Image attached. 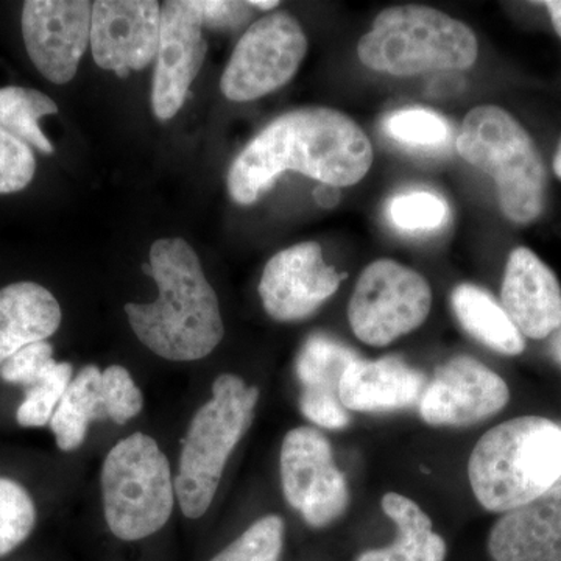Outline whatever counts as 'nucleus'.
Instances as JSON below:
<instances>
[{
	"instance_id": "nucleus-12",
	"label": "nucleus",
	"mask_w": 561,
	"mask_h": 561,
	"mask_svg": "<svg viewBox=\"0 0 561 561\" xmlns=\"http://www.w3.org/2000/svg\"><path fill=\"white\" fill-rule=\"evenodd\" d=\"M92 3L88 0H28L22 9V36L36 69L55 84L76 77L91 44Z\"/></svg>"
},
{
	"instance_id": "nucleus-38",
	"label": "nucleus",
	"mask_w": 561,
	"mask_h": 561,
	"mask_svg": "<svg viewBox=\"0 0 561 561\" xmlns=\"http://www.w3.org/2000/svg\"><path fill=\"white\" fill-rule=\"evenodd\" d=\"M553 171H556L557 176L561 180V140L559 150H557L556 160H553Z\"/></svg>"
},
{
	"instance_id": "nucleus-23",
	"label": "nucleus",
	"mask_w": 561,
	"mask_h": 561,
	"mask_svg": "<svg viewBox=\"0 0 561 561\" xmlns=\"http://www.w3.org/2000/svg\"><path fill=\"white\" fill-rule=\"evenodd\" d=\"M95 420H106L102 370L88 365L69 383L51 416L49 424L58 448L65 453L79 449L87 440L91 421Z\"/></svg>"
},
{
	"instance_id": "nucleus-15",
	"label": "nucleus",
	"mask_w": 561,
	"mask_h": 561,
	"mask_svg": "<svg viewBox=\"0 0 561 561\" xmlns=\"http://www.w3.org/2000/svg\"><path fill=\"white\" fill-rule=\"evenodd\" d=\"M160 27L161 7L154 0H99L92 3V57L124 79L157 58Z\"/></svg>"
},
{
	"instance_id": "nucleus-34",
	"label": "nucleus",
	"mask_w": 561,
	"mask_h": 561,
	"mask_svg": "<svg viewBox=\"0 0 561 561\" xmlns=\"http://www.w3.org/2000/svg\"><path fill=\"white\" fill-rule=\"evenodd\" d=\"M335 194H337V187H332L328 186V184H323V186L319 187V190L316 191V198L317 202L320 203V205L331 206L339 201V197Z\"/></svg>"
},
{
	"instance_id": "nucleus-9",
	"label": "nucleus",
	"mask_w": 561,
	"mask_h": 561,
	"mask_svg": "<svg viewBox=\"0 0 561 561\" xmlns=\"http://www.w3.org/2000/svg\"><path fill=\"white\" fill-rule=\"evenodd\" d=\"M306 51L301 25L290 14H268L243 33L221 76V92L232 102L264 98L290 81Z\"/></svg>"
},
{
	"instance_id": "nucleus-33",
	"label": "nucleus",
	"mask_w": 561,
	"mask_h": 561,
	"mask_svg": "<svg viewBox=\"0 0 561 561\" xmlns=\"http://www.w3.org/2000/svg\"><path fill=\"white\" fill-rule=\"evenodd\" d=\"M203 25L209 28H236L251 16L249 2L195 0Z\"/></svg>"
},
{
	"instance_id": "nucleus-7",
	"label": "nucleus",
	"mask_w": 561,
	"mask_h": 561,
	"mask_svg": "<svg viewBox=\"0 0 561 561\" xmlns=\"http://www.w3.org/2000/svg\"><path fill=\"white\" fill-rule=\"evenodd\" d=\"M106 526L122 541L160 531L175 505L171 463L154 438L136 432L114 446L102 467Z\"/></svg>"
},
{
	"instance_id": "nucleus-25",
	"label": "nucleus",
	"mask_w": 561,
	"mask_h": 561,
	"mask_svg": "<svg viewBox=\"0 0 561 561\" xmlns=\"http://www.w3.org/2000/svg\"><path fill=\"white\" fill-rule=\"evenodd\" d=\"M383 131L401 147L421 153H438L449 146L453 138L449 122L427 108L393 111L383 121Z\"/></svg>"
},
{
	"instance_id": "nucleus-29",
	"label": "nucleus",
	"mask_w": 561,
	"mask_h": 561,
	"mask_svg": "<svg viewBox=\"0 0 561 561\" xmlns=\"http://www.w3.org/2000/svg\"><path fill=\"white\" fill-rule=\"evenodd\" d=\"M72 375L73 368L69 362H57L43 381L28 387L25 400L16 412L20 426L43 427L49 424L62 394L72 382Z\"/></svg>"
},
{
	"instance_id": "nucleus-22",
	"label": "nucleus",
	"mask_w": 561,
	"mask_h": 561,
	"mask_svg": "<svg viewBox=\"0 0 561 561\" xmlns=\"http://www.w3.org/2000/svg\"><path fill=\"white\" fill-rule=\"evenodd\" d=\"M451 306L460 327L486 348L504 356H519L526 350L524 335L490 291L460 284L453 290Z\"/></svg>"
},
{
	"instance_id": "nucleus-13",
	"label": "nucleus",
	"mask_w": 561,
	"mask_h": 561,
	"mask_svg": "<svg viewBox=\"0 0 561 561\" xmlns=\"http://www.w3.org/2000/svg\"><path fill=\"white\" fill-rule=\"evenodd\" d=\"M203 27L195 0H173L161 9L160 43L151 88V106L158 119H172L179 113L201 72L208 50Z\"/></svg>"
},
{
	"instance_id": "nucleus-8",
	"label": "nucleus",
	"mask_w": 561,
	"mask_h": 561,
	"mask_svg": "<svg viewBox=\"0 0 561 561\" xmlns=\"http://www.w3.org/2000/svg\"><path fill=\"white\" fill-rule=\"evenodd\" d=\"M431 308L432 290L424 276L400 262L379 260L357 279L348 321L360 342L381 348L419 330Z\"/></svg>"
},
{
	"instance_id": "nucleus-4",
	"label": "nucleus",
	"mask_w": 561,
	"mask_h": 561,
	"mask_svg": "<svg viewBox=\"0 0 561 561\" xmlns=\"http://www.w3.org/2000/svg\"><path fill=\"white\" fill-rule=\"evenodd\" d=\"M257 387L225 373L213 383V397L195 412L180 454L175 494L186 518L209 511L232 451L245 437L260 401Z\"/></svg>"
},
{
	"instance_id": "nucleus-37",
	"label": "nucleus",
	"mask_w": 561,
	"mask_h": 561,
	"mask_svg": "<svg viewBox=\"0 0 561 561\" xmlns=\"http://www.w3.org/2000/svg\"><path fill=\"white\" fill-rule=\"evenodd\" d=\"M249 3L251 9L256 7V9L261 10H273L275 7L279 5V2H276V0H250Z\"/></svg>"
},
{
	"instance_id": "nucleus-11",
	"label": "nucleus",
	"mask_w": 561,
	"mask_h": 561,
	"mask_svg": "<svg viewBox=\"0 0 561 561\" xmlns=\"http://www.w3.org/2000/svg\"><path fill=\"white\" fill-rule=\"evenodd\" d=\"M511 401L507 382L470 356H457L437 368L419 402L424 423L468 427L497 415Z\"/></svg>"
},
{
	"instance_id": "nucleus-20",
	"label": "nucleus",
	"mask_w": 561,
	"mask_h": 561,
	"mask_svg": "<svg viewBox=\"0 0 561 561\" xmlns=\"http://www.w3.org/2000/svg\"><path fill=\"white\" fill-rule=\"evenodd\" d=\"M61 317L60 302L41 284L22 280L0 289V367L24 346L47 341Z\"/></svg>"
},
{
	"instance_id": "nucleus-21",
	"label": "nucleus",
	"mask_w": 561,
	"mask_h": 561,
	"mask_svg": "<svg viewBox=\"0 0 561 561\" xmlns=\"http://www.w3.org/2000/svg\"><path fill=\"white\" fill-rule=\"evenodd\" d=\"M382 512L397 526V538L390 546L367 549L356 561H446L448 542L434 530L431 516L400 493H386Z\"/></svg>"
},
{
	"instance_id": "nucleus-2",
	"label": "nucleus",
	"mask_w": 561,
	"mask_h": 561,
	"mask_svg": "<svg viewBox=\"0 0 561 561\" xmlns=\"http://www.w3.org/2000/svg\"><path fill=\"white\" fill-rule=\"evenodd\" d=\"M158 298L147 305L128 302V321L151 353L172 362L209 356L225 335L219 298L206 279L201 260L183 239H160L151 245L150 267Z\"/></svg>"
},
{
	"instance_id": "nucleus-16",
	"label": "nucleus",
	"mask_w": 561,
	"mask_h": 561,
	"mask_svg": "<svg viewBox=\"0 0 561 561\" xmlns=\"http://www.w3.org/2000/svg\"><path fill=\"white\" fill-rule=\"evenodd\" d=\"M502 308L524 337L541 341L561 327V287L529 249L513 250L501 289Z\"/></svg>"
},
{
	"instance_id": "nucleus-1",
	"label": "nucleus",
	"mask_w": 561,
	"mask_h": 561,
	"mask_svg": "<svg viewBox=\"0 0 561 561\" xmlns=\"http://www.w3.org/2000/svg\"><path fill=\"white\" fill-rule=\"evenodd\" d=\"M371 164L370 139L346 114L295 110L271 122L236 158L228 191L239 205H251L289 171L328 186L348 187L365 179Z\"/></svg>"
},
{
	"instance_id": "nucleus-14",
	"label": "nucleus",
	"mask_w": 561,
	"mask_h": 561,
	"mask_svg": "<svg viewBox=\"0 0 561 561\" xmlns=\"http://www.w3.org/2000/svg\"><path fill=\"white\" fill-rule=\"evenodd\" d=\"M342 278L324 262L319 243H298L279 251L265 265L260 283L262 305L273 320H305L330 300Z\"/></svg>"
},
{
	"instance_id": "nucleus-28",
	"label": "nucleus",
	"mask_w": 561,
	"mask_h": 561,
	"mask_svg": "<svg viewBox=\"0 0 561 561\" xmlns=\"http://www.w3.org/2000/svg\"><path fill=\"white\" fill-rule=\"evenodd\" d=\"M286 524L279 515L262 516L209 561H279Z\"/></svg>"
},
{
	"instance_id": "nucleus-10",
	"label": "nucleus",
	"mask_w": 561,
	"mask_h": 561,
	"mask_svg": "<svg viewBox=\"0 0 561 561\" xmlns=\"http://www.w3.org/2000/svg\"><path fill=\"white\" fill-rule=\"evenodd\" d=\"M280 485L286 501L313 529L345 515L350 489L334 460L330 440L316 427L287 432L280 446Z\"/></svg>"
},
{
	"instance_id": "nucleus-17",
	"label": "nucleus",
	"mask_w": 561,
	"mask_h": 561,
	"mask_svg": "<svg viewBox=\"0 0 561 561\" xmlns=\"http://www.w3.org/2000/svg\"><path fill=\"white\" fill-rule=\"evenodd\" d=\"M359 359L356 351L331 335L317 332L302 343L297 357L302 415L323 430H345L350 413L339 398L343 373Z\"/></svg>"
},
{
	"instance_id": "nucleus-27",
	"label": "nucleus",
	"mask_w": 561,
	"mask_h": 561,
	"mask_svg": "<svg viewBox=\"0 0 561 561\" xmlns=\"http://www.w3.org/2000/svg\"><path fill=\"white\" fill-rule=\"evenodd\" d=\"M36 507L28 491L13 479L0 478V557L31 537Z\"/></svg>"
},
{
	"instance_id": "nucleus-24",
	"label": "nucleus",
	"mask_w": 561,
	"mask_h": 561,
	"mask_svg": "<svg viewBox=\"0 0 561 561\" xmlns=\"http://www.w3.org/2000/svg\"><path fill=\"white\" fill-rule=\"evenodd\" d=\"M57 113V103L43 92L20 87L0 90V128L41 153H54V146L41 131L38 122L43 116Z\"/></svg>"
},
{
	"instance_id": "nucleus-5",
	"label": "nucleus",
	"mask_w": 561,
	"mask_h": 561,
	"mask_svg": "<svg viewBox=\"0 0 561 561\" xmlns=\"http://www.w3.org/2000/svg\"><path fill=\"white\" fill-rule=\"evenodd\" d=\"M478 38L468 25L421 5L383 10L357 44L367 68L394 77L468 69L478 60Z\"/></svg>"
},
{
	"instance_id": "nucleus-35",
	"label": "nucleus",
	"mask_w": 561,
	"mask_h": 561,
	"mask_svg": "<svg viewBox=\"0 0 561 561\" xmlns=\"http://www.w3.org/2000/svg\"><path fill=\"white\" fill-rule=\"evenodd\" d=\"M542 5H545L549 14H551L553 27H556L561 38V0H548V2H542Z\"/></svg>"
},
{
	"instance_id": "nucleus-36",
	"label": "nucleus",
	"mask_w": 561,
	"mask_h": 561,
	"mask_svg": "<svg viewBox=\"0 0 561 561\" xmlns=\"http://www.w3.org/2000/svg\"><path fill=\"white\" fill-rule=\"evenodd\" d=\"M551 353L553 359L559 362V364L561 365V327L559 328V330L553 332V339L551 342Z\"/></svg>"
},
{
	"instance_id": "nucleus-3",
	"label": "nucleus",
	"mask_w": 561,
	"mask_h": 561,
	"mask_svg": "<svg viewBox=\"0 0 561 561\" xmlns=\"http://www.w3.org/2000/svg\"><path fill=\"white\" fill-rule=\"evenodd\" d=\"M468 479L479 504L507 513L561 483V426L518 416L491 427L472 449Z\"/></svg>"
},
{
	"instance_id": "nucleus-26",
	"label": "nucleus",
	"mask_w": 561,
	"mask_h": 561,
	"mask_svg": "<svg viewBox=\"0 0 561 561\" xmlns=\"http://www.w3.org/2000/svg\"><path fill=\"white\" fill-rule=\"evenodd\" d=\"M387 217L391 227L405 234H430L448 224L451 209L437 192L411 190L390 198Z\"/></svg>"
},
{
	"instance_id": "nucleus-30",
	"label": "nucleus",
	"mask_w": 561,
	"mask_h": 561,
	"mask_svg": "<svg viewBox=\"0 0 561 561\" xmlns=\"http://www.w3.org/2000/svg\"><path fill=\"white\" fill-rule=\"evenodd\" d=\"M102 393L106 420L125 424L136 419L144 408V394L127 368L111 365L102 371Z\"/></svg>"
},
{
	"instance_id": "nucleus-19",
	"label": "nucleus",
	"mask_w": 561,
	"mask_h": 561,
	"mask_svg": "<svg viewBox=\"0 0 561 561\" xmlns=\"http://www.w3.org/2000/svg\"><path fill=\"white\" fill-rule=\"evenodd\" d=\"M426 386V375L401 357H359L343 373L339 398L348 412H394L419 404Z\"/></svg>"
},
{
	"instance_id": "nucleus-31",
	"label": "nucleus",
	"mask_w": 561,
	"mask_h": 561,
	"mask_svg": "<svg viewBox=\"0 0 561 561\" xmlns=\"http://www.w3.org/2000/svg\"><path fill=\"white\" fill-rule=\"evenodd\" d=\"M35 172V154L31 147L0 128V194L25 190Z\"/></svg>"
},
{
	"instance_id": "nucleus-32",
	"label": "nucleus",
	"mask_w": 561,
	"mask_h": 561,
	"mask_svg": "<svg viewBox=\"0 0 561 561\" xmlns=\"http://www.w3.org/2000/svg\"><path fill=\"white\" fill-rule=\"evenodd\" d=\"M55 365L54 346L47 341L35 342L18 351L0 367V378L28 389L43 381Z\"/></svg>"
},
{
	"instance_id": "nucleus-18",
	"label": "nucleus",
	"mask_w": 561,
	"mask_h": 561,
	"mask_svg": "<svg viewBox=\"0 0 561 561\" xmlns=\"http://www.w3.org/2000/svg\"><path fill=\"white\" fill-rule=\"evenodd\" d=\"M486 551L493 561H561V483L502 513L491 527Z\"/></svg>"
},
{
	"instance_id": "nucleus-6",
	"label": "nucleus",
	"mask_w": 561,
	"mask_h": 561,
	"mask_svg": "<svg viewBox=\"0 0 561 561\" xmlns=\"http://www.w3.org/2000/svg\"><path fill=\"white\" fill-rule=\"evenodd\" d=\"M457 151L496 183L502 213L515 224L540 217L546 201V169L529 133L494 105L471 110L461 124Z\"/></svg>"
}]
</instances>
